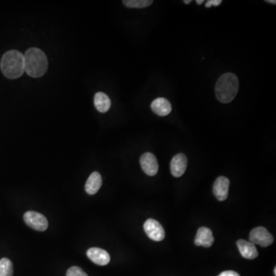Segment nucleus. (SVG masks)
<instances>
[{
  "label": "nucleus",
  "mask_w": 276,
  "mask_h": 276,
  "mask_svg": "<svg viewBox=\"0 0 276 276\" xmlns=\"http://www.w3.org/2000/svg\"><path fill=\"white\" fill-rule=\"evenodd\" d=\"M25 71L30 77L40 78L47 71L49 61L45 54L38 48H31L24 55Z\"/></svg>",
  "instance_id": "f257e3e1"
},
{
  "label": "nucleus",
  "mask_w": 276,
  "mask_h": 276,
  "mask_svg": "<svg viewBox=\"0 0 276 276\" xmlns=\"http://www.w3.org/2000/svg\"><path fill=\"white\" fill-rule=\"evenodd\" d=\"M239 87V79L236 74L230 72L223 74L217 80L215 87L216 97L221 103H229L236 98Z\"/></svg>",
  "instance_id": "f03ea898"
},
{
  "label": "nucleus",
  "mask_w": 276,
  "mask_h": 276,
  "mask_svg": "<svg viewBox=\"0 0 276 276\" xmlns=\"http://www.w3.org/2000/svg\"><path fill=\"white\" fill-rule=\"evenodd\" d=\"M0 68L3 74L10 79L20 78L25 72L24 55L17 50L6 52L1 58Z\"/></svg>",
  "instance_id": "7ed1b4c3"
},
{
  "label": "nucleus",
  "mask_w": 276,
  "mask_h": 276,
  "mask_svg": "<svg viewBox=\"0 0 276 276\" xmlns=\"http://www.w3.org/2000/svg\"><path fill=\"white\" fill-rule=\"evenodd\" d=\"M25 223L36 231H45L48 229L49 222L45 216L35 211H28L24 214Z\"/></svg>",
  "instance_id": "20e7f679"
},
{
  "label": "nucleus",
  "mask_w": 276,
  "mask_h": 276,
  "mask_svg": "<svg viewBox=\"0 0 276 276\" xmlns=\"http://www.w3.org/2000/svg\"><path fill=\"white\" fill-rule=\"evenodd\" d=\"M249 242H252L254 245L256 244L262 247H267L273 243L274 238L265 227L259 226V227L255 228L251 231L249 234Z\"/></svg>",
  "instance_id": "39448f33"
},
{
  "label": "nucleus",
  "mask_w": 276,
  "mask_h": 276,
  "mask_svg": "<svg viewBox=\"0 0 276 276\" xmlns=\"http://www.w3.org/2000/svg\"><path fill=\"white\" fill-rule=\"evenodd\" d=\"M144 229L146 234L152 240L160 242L165 237V232L163 226L159 222L153 219H148L144 223Z\"/></svg>",
  "instance_id": "423d86ee"
},
{
  "label": "nucleus",
  "mask_w": 276,
  "mask_h": 276,
  "mask_svg": "<svg viewBox=\"0 0 276 276\" xmlns=\"http://www.w3.org/2000/svg\"><path fill=\"white\" fill-rule=\"evenodd\" d=\"M141 168L143 171L148 176H155L158 172L159 165L157 158L153 153L150 152L144 153L140 159Z\"/></svg>",
  "instance_id": "0eeeda50"
},
{
  "label": "nucleus",
  "mask_w": 276,
  "mask_h": 276,
  "mask_svg": "<svg viewBox=\"0 0 276 276\" xmlns=\"http://www.w3.org/2000/svg\"><path fill=\"white\" fill-rule=\"evenodd\" d=\"M229 180L226 176H219L213 184V194L219 201H226L229 194Z\"/></svg>",
  "instance_id": "6e6552de"
},
{
  "label": "nucleus",
  "mask_w": 276,
  "mask_h": 276,
  "mask_svg": "<svg viewBox=\"0 0 276 276\" xmlns=\"http://www.w3.org/2000/svg\"><path fill=\"white\" fill-rule=\"evenodd\" d=\"M188 167V158L183 153H178L170 162V172L174 177H180Z\"/></svg>",
  "instance_id": "1a4fd4ad"
},
{
  "label": "nucleus",
  "mask_w": 276,
  "mask_h": 276,
  "mask_svg": "<svg viewBox=\"0 0 276 276\" xmlns=\"http://www.w3.org/2000/svg\"><path fill=\"white\" fill-rule=\"evenodd\" d=\"M87 256L96 265L103 266L110 262L111 257L109 252L100 248H90L87 251Z\"/></svg>",
  "instance_id": "9d476101"
},
{
  "label": "nucleus",
  "mask_w": 276,
  "mask_h": 276,
  "mask_svg": "<svg viewBox=\"0 0 276 276\" xmlns=\"http://www.w3.org/2000/svg\"><path fill=\"white\" fill-rule=\"evenodd\" d=\"M152 111L159 116H166L171 112V104L165 98H157L150 105Z\"/></svg>",
  "instance_id": "9b49d317"
},
{
  "label": "nucleus",
  "mask_w": 276,
  "mask_h": 276,
  "mask_svg": "<svg viewBox=\"0 0 276 276\" xmlns=\"http://www.w3.org/2000/svg\"><path fill=\"white\" fill-rule=\"evenodd\" d=\"M214 242L213 233L209 228L201 227L197 231L195 238V244L198 246L209 248L212 246Z\"/></svg>",
  "instance_id": "f8f14e48"
},
{
  "label": "nucleus",
  "mask_w": 276,
  "mask_h": 276,
  "mask_svg": "<svg viewBox=\"0 0 276 276\" xmlns=\"http://www.w3.org/2000/svg\"><path fill=\"white\" fill-rule=\"evenodd\" d=\"M239 252L242 257L247 259H254L258 257V251L255 248V245L251 242L239 239L236 242Z\"/></svg>",
  "instance_id": "ddd939ff"
},
{
  "label": "nucleus",
  "mask_w": 276,
  "mask_h": 276,
  "mask_svg": "<svg viewBox=\"0 0 276 276\" xmlns=\"http://www.w3.org/2000/svg\"><path fill=\"white\" fill-rule=\"evenodd\" d=\"M102 178L99 172H93L85 183V191L89 195H95L102 188Z\"/></svg>",
  "instance_id": "4468645a"
},
{
  "label": "nucleus",
  "mask_w": 276,
  "mask_h": 276,
  "mask_svg": "<svg viewBox=\"0 0 276 276\" xmlns=\"http://www.w3.org/2000/svg\"><path fill=\"white\" fill-rule=\"evenodd\" d=\"M94 104L96 109L101 113H106L110 109L112 102L109 96L103 92H98L94 98Z\"/></svg>",
  "instance_id": "2eb2a0df"
},
{
  "label": "nucleus",
  "mask_w": 276,
  "mask_h": 276,
  "mask_svg": "<svg viewBox=\"0 0 276 276\" xmlns=\"http://www.w3.org/2000/svg\"><path fill=\"white\" fill-rule=\"evenodd\" d=\"M152 0H124L123 4L128 8L142 9L150 7Z\"/></svg>",
  "instance_id": "dca6fc26"
},
{
  "label": "nucleus",
  "mask_w": 276,
  "mask_h": 276,
  "mask_svg": "<svg viewBox=\"0 0 276 276\" xmlns=\"http://www.w3.org/2000/svg\"><path fill=\"white\" fill-rule=\"evenodd\" d=\"M13 265L9 258L0 260V276H13Z\"/></svg>",
  "instance_id": "f3484780"
},
{
  "label": "nucleus",
  "mask_w": 276,
  "mask_h": 276,
  "mask_svg": "<svg viewBox=\"0 0 276 276\" xmlns=\"http://www.w3.org/2000/svg\"><path fill=\"white\" fill-rule=\"evenodd\" d=\"M66 276H88L83 269L78 266H72L68 268Z\"/></svg>",
  "instance_id": "a211bd4d"
},
{
  "label": "nucleus",
  "mask_w": 276,
  "mask_h": 276,
  "mask_svg": "<svg viewBox=\"0 0 276 276\" xmlns=\"http://www.w3.org/2000/svg\"><path fill=\"white\" fill-rule=\"evenodd\" d=\"M222 4V0H209L206 3V7L210 8L212 6L213 7H218Z\"/></svg>",
  "instance_id": "6ab92c4d"
},
{
  "label": "nucleus",
  "mask_w": 276,
  "mask_h": 276,
  "mask_svg": "<svg viewBox=\"0 0 276 276\" xmlns=\"http://www.w3.org/2000/svg\"><path fill=\"white\" fill-rule=\"evenodd\" d=\"M218 276H240L237 272L234 271H225Z\"/></svg>",
  "instance_id": "aec40b11"
},
{
  "label": "nucleus",
  "mask_w": 276,
  "mask_h": 276,
  "mask_svg": "<svg viewBox=\"0 0 276 276\" xmlns=\"http://www.w3.org/2000/svg\"><path fill=\"white\" fill-rule=\"evenodd\" d=\"M196 3H197L198 5H201V4H204V0H197V1H196Z\"/></svg>",
  "instance_id": "412c9836"
},
{
  "label": "nucleus",
  "mask_w": 276,
  "mask_h": 276,
  "mask_svg": "<svg viewBox=\"0 0 276 276\" xmlns=\"http://www.w3.org/2000/svg\"><path fill=\"white\" fill-rule=\"evenodd\" d=\"M267 3H270V4H274V5H275L276 4V1H272V0H267Z\"/></svg>",
  "instance_id": "4be33fe9"
},
{
  "label": "nucleus",
  "mask_w": 276,
  "mask_h": 276,
  "mask_svg": "<svg viewBox=\"0 0 276 276\" xmlns=\"http://www.w3.org/2000/svg\"><path fill=\"white\" fill-rule=\"evenodd\" d=\"M191 2H192L191 0H185V1H183L184 4H190Z\"/></svg>",
  "instance_id": "5701e85b"
},
{
  "label": "nucleus",
  "mask_w": 276,
  "mask_h": 276,
  "mask_svg": "<svg viewBox=\"0 0 276 276\" xmlns=\"http://www.w3.org/2000/svg\"><path fill=\"white\" fill-rule=\"evenodd\" d=\"M274 276H276V268H274Z\"/></svg>",
  "instance_id": "b1692460"
}]
</instances>
